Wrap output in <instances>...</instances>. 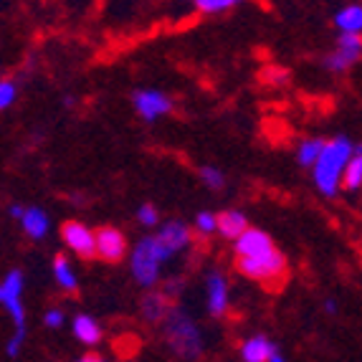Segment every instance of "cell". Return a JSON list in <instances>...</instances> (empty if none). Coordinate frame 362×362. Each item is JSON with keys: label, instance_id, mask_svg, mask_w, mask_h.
Wrapping results in <instances>:
<instances>
[{"label": "cell", "instance_id": "16", "mask_svg": "<svg viewBox=\"0 0 362 362\" xmlns=\"http://www.w3.org/2000/svg\"><path fill=\"white\" fill-rule=\"evenodd\" d=\"M139 307H142V317L147 325H160L170 309V296H165L163 291H147Z\"/></svg>", "mask_w": 362, "mask_h": 362}, {"label": "cell", "instance_id": "7", "mask_svg": "<svg viewBox=\"0 0 362 362\" xmlns=\"http://www.w3.org/2000/svg\"><path fill=\"white\" fill-rule=\"evenodd\" d=\"M94 256L107 264H119L127 256V235L115 226H102L94 233Z\"/></svg>", "mask_w": 362, "mask_h": 362}, {"label": "cell", "instance_id": "5", "mask_svg": "<svg viewBox=\"0 0 362 362\" xmlns=\"http://www.w3.org/2000/svg\"><path fill=\"white\" fill-rule=\"evenodd\" d=\"M362 56V38L360 33H350V30H342L337 38V49L325 59V66L334 74H344L355 66Z\"/></svg>", "mask_w": 362, "mask_h": 362}, {"label": "cell", "instance_id": "3", "mask_svg": "<svg viewBox=\"0 0 362 362\" xmlns=\"http://www.w3.org/2000/svg\"><path fill=\"white\" fill-rule=\"evenodd\" d=\"M235 269H238V274L254 279L259 284L272 286L274 291H276V286L284 284L286 279V259L276 246L254 256H235Z\"/></svg>", "mask_w": 362, "mask_h": 362}, {"label": "cell", "instance_id": "15", "mask_svg": "<svg viewBox=\"0 0 362 362\" xmlns=\"http://www.w3.org/2000/svg\"><path fill=\"white\" fill-rule=\"evenodd\" d=\"M74 337L84 347H97L104 337L102 325L94 317H89V314H78L76 320H74Z\"/></svg>", "mask_w": 362, "mask_h": 362}, {"label": "cell", "instance_id": "4", "mask_svg": "<svg viewBox=\"0 0 362 362\" xmlns=\"http://www.w3.org/2000/svg\"><path fill=\"white\" fill-rule=\"evenodd\" d=\"M173 259L168 248L160 243L157 235H145L139 238L137 246L132 248V276L139 286L152 289L160 281V266Z\"/></svg>", "mask_w": 362, "mask_h": 362}, {"label": "cell", "instance_id": "17", "mask_svg": "<svg viewBox=\"0 0 362 362\" xmlns=\"http://www.w3.org/2000/svg\"><path fill=\"white\" fill-rule=\"evenodd\" d=\"M246 228H248V218L238 211H226L221 216H216V233H221L228 241H233L235 235L243 233Z\"/></svg>", "mask_w": 362, "mask_h": 362}, {"label": "cell", "instance_id": "29", "mask_svg": "<svg viewBox=\"0 0 362 362\" xmlns=\"http://www.w3.org/2000/svg\"><path fill=\"white\" fill-rule=\"evenodd\" d=\"M84 362H97V360H102V355H94V352H86L84 357H81Z\"/></svg>", "mask_w": 362, "mask_h": 362}, {"label": "cell", "instance_id": "6", "mask_svg": "<svg viewBox=\"0 0 362 362\" xmlns=\"http://www.w3.org/2000/svg\"><path fill=\"white\" fill-rule=\"evenodd\" d=\"M21 294H23V274L18 269H13L3 281H0V304L8 309L16 329L25 327V307L21 302Z\"/></svg>", "mask_w": 362, "mask_h": 362}, {"label": "cell", "instance_id": "2", "mask_svg": "<svg viewBox=\"0 0 362 362\" xmlns=\"http://www.w3.org/2000/svg\"><path fill=\"white\" fill-rule=\"evenodd\" d=\"M160 325L165 327V342L170 344V350L175 352V355L187 357V360L200 357V352H203V334H200L198 325L187 314L170 307Z\"/></svg>", "mask_w": 362, "mask_h": 362}, {"label": "cell", "instance_id": "23", "mask_svg": "<svg viewBox=\"0 0 362 362\" xmlns=\"http://www.w3.org/2000/svg\"><path fill=\"white\" fill-rule=\"evenodd\" d=\"M16 97H18V86H16V81H11V78H0V112H6L8 107H13Z\"/></svg>", "mask_w": 362, "mask_h": 362}, {"label": "cell", "instance_id": "11", "mask_svg": "<svg viewBox=\"0 0 362 362\" xmlns=\"http://www.w3.org/2000/svg\"><path fill=\"white\" fill-rule=\"evenodd\" d=\"M206 291H208V312L213 317H223L228 312V299H230V291H228V281L221 272H211L206 279Z\"/></svg>", "mask_w": 362, "mask_h": 362}, {"label": "cell", "instance_id": "10", "mask_svg": "<svg viewBox=\"0 0 362 362\" xmlns=\"http://www.w3.org/2000/svg\"><path fill=\"white\" fill-rule=\"evenodd\" d=\"M155 235L173 256L182 254V251L193 243V230L187 228L182 221H168V223L160 228V233H155Z\"/></svg>", "mask_w": 362, "mask_h": 362}, {"label": "cell", "instance_id": "24", "mask_svg": "<svg viewBox=\"0 0 362 362\" xmlns=\"http://www.w3.org/2000/svg\"><path fill=\"white\" fill-rule=\"evenodd\" d=\"M200 180L206 182L211 190H221L226 185V175L218 168H200Z\"/></svg>", "mask_w": 362, "mask_h": 362}, {"label": "cell", "instance_id": "1", "mask_svg": "<svg viewBox=\"0 0 362 362\" xmlns=\"http://www.w3.org/2000/svg\"><path fill=\"white\" fill-rule=\"evenodd\" d=\"M355 145H352L347 137H334V139H325L320 155L312 163V177L314 185L322 195L327 198H334L339 193V177H342L344 165L350 163Z\"/></svg>", "mask_w": 362, "mask_h": 362}, {"label": "cell", "instance_id": "22", "mask_svg": "<svg viewBox=\"0 0 362 362\" xmlns=\"http://www.w3.org/2000/svg\"><path fill=\"white\" fill-rule=\"evenodd\" d=\"M193 3H195V8H198L200 13L216 16V13L230 11V8H235L238 3H243V0H193Z\"/></svg>", "mask_w": 362, "mask_h": 362}, {"label": "cell", "instance_id": "19", "mask_svg": "<svg viewBox=\"0 0 362 362\" xmlns=\"http://www.w3.org/2000/svg\"><path fill=\"white\" fill-rule=\"evenodd\" d=\"M54 276H56V281H59L61 289L69 291V294H76V289H78L76 274H74L71 264H69V259L64 254H59L54 259Z\"/></svg>", "mask_w": 362, "mask_h": 362}, {"label": "cell", "instance_id": "27", "mask_svg": "<svg viewBox=\"0 0 362 362\" xmlns=\"http://www.w3.org/2000/svg\"><path fill=\"white\" fill-rule=\"evenodd\" d=\"M23 342H25V327H21V329H16V332H13V337L6 342L8 357H18V352H21V347H23Z\"/></svg>", "mask_w": 362, "mask_h": 362}, {"label": "cell", "instance_id": "30", "mask_svg": "<svg viewBox=\"0 0 362 362\" xmlns=\"http://www.w3.org/2000/svg\"><path fill=\"white\" fill-rule=\"evenodd\" d=\"M21 213H23V206H11V216L16 218V221L21 218Z\"/></svg>", "mask_w": 362, "mask_h": 362}, {"label": "cell", "instance_id": "18", "mask_svg": "<svg viewBox=\"0 0 362 362\" xmlns=\"http://www.w3.org/2000/svg\"><path fill=\"white\" fill-rule=\"evenodd\" d=\"M362 185V155L360 147H355L350 163L344 165L342 177H339V190H347V193H357Z\"/></svg>", "mask_w": 362, "mask_h": 362}, {"label": "cell", "instance_id": "26", "mask_svg": "<svg viewBox=\"0 0 362 362\" xmlns=\"http://www.w3.org/2000/svg\"><path fill=\"white\" fill-rule=\"evenodd\" d=\"M195 230L200 235H213L216 233V216L213 213H198L195 218Z\"/></svg>", "mask_w": 362, "mask_h": 362}, {"label": "cell", "instance_id": "20", "mask_svg": "<svg viewBox=\"0 0 362 362\" xmlns=\"http://www.w3.org/2000/svg\"><path fill=\"white\" fill-rule=\"evenodd\" d=\"M334 23L339 30H350V33H360L362 30V8L360 6H347L334 16Z\"/></svg>", "mask_w": 362, "mask_h": 362}, {"label": "cell", "instance_id": "14", "mask_svg": "<svg viewBox=\"0 0 362 362\" xmlns=\"http://www.w3.org/2000/svg\"><path fill=\"white\" fill-rule=\"evenodd\" d=\"M21 228H23V233L28 235V238H33V241H41V238H46L49 235V216L41 211V208H23V213H21Z\"/></svg>", "mask_w": 362, "mask_h": 362}, {"label": "cell", "instance_id": "12", "mask_svg": "<svg viewBox=\"0 0 362 362\" xmlns=\"http://www.w3.org/2000/svg\"><path fill=\"white\" fill-rule=\"evenodd\" d=\"M276 350L279 347L272 342V339L256 334V337H248L246 342L241 344V357L246 362H281L284 355Z\"/></svg>", "mask_w": 362, "mask_h": 362}, {"label": "cell", "instance_id": "13", "mask_svg": "<svg viewBox=\"0 0 362 362\" xmlns=\"http://www.w3.org/2000/svg\"><path fill=\"white\" fill-rule=\"evenodd\" d=\"M233 241H235V256H254V254H261V251L274 248L272 235L259 228H246L243 233L235 235Z\"/></svg>", "mask_w": 362, "mask_h": 362}, {"label": "cell", "instance_id": "31", "mask_svg": "<svg viewBox=\"0 0 362 362\" xmlns=\"http://www.w3.org/2000/svg\"><path fill=\"white\" fill-rule=\"evenodd\" d=\"M325 309H327V312H334V302H329V299H327V302H325Z\"/></svg>", "mask_w": 362, "mask_h": 362}, {"label": "cell", "instance_id": "8", "mask_svg": "<svg viewBox=\"0 0 362 362\" xmlns=\"http://www.w3.org/2000/svg\"><path fill=\"white\" fill-rule=\"evenodd\" d=\"M61 238L69 246L71 254H76L81 261H91L94 259V230L86 228L84 223L78 221H66L61 226Z\"/></svg>", "mask_w": 362, "mask_h": 362}, {"label": "cell", "instance_id": "21", "mask_svg": "<svg viewBox=\"0 0 362 362\" xmlns=\"http://www.w3.org/2000/svg\"><path fill=\"white\" fill-rule=\"evenodd\" d=\"M322 145H325V139L322 137L304 139L302 145H299V150H296V160H299V165H302V168H312V163L317 160V155H320Z\"/></svg>", "mask_w": 362, "mask_h": 362}, {"label": "cell", "instance_id": "9", "mask_svg": "<svg viewBox=\"0 0 362 362\" xmlns=\"http://www.w3.org/2000/svg\"><path fill=\"white\" fill-rule=\"evenodd\" d=\"M132 102H134V109H137V115L145 122H157L160 117L173 112V99L165 97L163 91H155V89L134 91Z\"/></svg>", "mask_w": 362, "mask_h": 362}, {"label": "cell", "instance_id": "25", "mask_svg": "<svg viewBox=\"0 0 362 362\" xmlns=\"http://www.w3.org/2000/svg\"><path fill=\"white\" fill-rule=\"evenodd\" d=\"M137 221H139V226H145V228H155V226L160 223V213H157L155 206L145 203V206L137 208Z\"/></svg>", "mask_w": 362, "mask_h": 362}, {"label": "cell", "instance_id": "28", "mask_svg": "<svg viewBox=\"0 0 362 362\" xmlns=\"http://www.w3.org/2000/svg\"><path fill=\"white\" fill-rule=\"evenodd\" d=\"M64 322H66V317H64V312H61V309H49V312H46V317H43V325L49 327V329H61V327H64Z\"/></svg>", "mask_w": 362, "mask_h": 362}]
</instances>
